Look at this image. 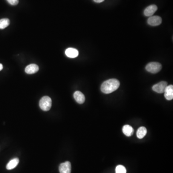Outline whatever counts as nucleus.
Returning a JSON list of instances; mask_svg holds the SVG:
<instances>
[{
    "mask_svg": "<svg viewBox=\"0 0 173 173\" xmlns=\"http://www.w3.org/2000/svg\"><path fill=\"white\" fill-rule=\"evenodd\" d=\"M162 66L161 64L158 62H151L146 65V69L148 72L156 74L161 70Z\"/></svg>",
    "mask_w": 173,
    "mask_h": 173,
    "instance_id": "obj_3",
    "label": "nucleus"
},
{
    "mask_svg": "<svg viewBox=\"0 0 173 173\" xmlns=\"http://www.w3.org/2000/svg\"><path fill=\"white\" fill-rule=\"evenodd\" d=\"M115 172L116 173H126V169L124 166L119 165L116 167Z\"/></svg>",
    "mask_w": 173,
    "mask_h": 173,
    "instance_id": "obj_16",
    "label": "nucleus"
},
{
    "mask_svg": "<svg viewBox=\"0 0 173 173\" xmlns=\"http://www.w3.org/2000/svg\"><path fill=\"white\" fill-rule=\"evenodd\" d=\"M157 7L156 5H151L148 6L144 11V14L146 16H151L156 12Z\"/></svg>",
    "mask_w": 173,
    "mask_h": 173,
    "instance_id": "obj_7",
    "label": "nucleus"
},
{
    "mask_svg": "<svg viewBox=\"0 0 173 173\" xmlns=\"http://www.w3.org/2000/svg\"><path fill=\"white\" fill-rule=\"evenodd\" d=\"M39 68L36 64H30L25 68V72L28 74H33L38 71Z\"/></svg>",
    "mask_w": 173,
    "mask_h": 173,
    "instance_id": "obj_10",
    "label": "nucleus"
},
{
    "mask_svg": "<svg viewBox=\"0 0 173 173\" xmlns=\"http://www.w3.org/2000/svg\"><path fill=\"white\" fill-rule=\"evenodd\" d=\"M9 4L12 5H16L19 4V0H6Z\"/></svg>",
    "mask_w": 173,
    "mask_h": 173,
    "instance_id": "obj_17",
    "label": "nucleus"
},
{
    "mask_svg": "<svg viewBox=\"0 0 173 173\" xmlns=\"http://www.w3.org/2000/svg\"><path fill=\"white\" fill-rule=\"evenodd\" d=\"M147 130L144 126H141L139 128L137 132V136L139 139H143L146 136Z\"/></svg>",
    "mask_w": 173,
    "mask_h": 173,
    "instance_id": "obj_14",
    "label": "nucleus"
},
{
    "mask_svg": "<svg viewBox=\"0 0 173 173\" xmlns=\"http://www.w3.org/2000/svg\"><path fill=\"white\" fill-rule=\"evenodd\" d=\"M3 69V65L1 64H0V71H1Z\"/></svg>",
    "mask_w": 173,
    "mask_h": 173,
    "instance_id": "obj_19",
    "label": "nucleus"
},
{
    "mask_svg": "<svg viewBox=\"0 0 173 173\" xmlns=\"http://www.w3.org/2000/svg\"><path fill=\"white\" fill-rule=\"evenodd\" d=\"M65 54L68 57L74 58L79 55V51L75 48H69L65 50Z\"/></svg>",
    "mask_w": 173,
    "mask_h": 173,
    "instance_id": "obj_11",
    "label": "nucleus"
},
{
    "mask_svg": "<svg viewBox=\"0 0 173 173\" xmlns=\"http://www.w3.org/2000/svg\"><path fill=\"white\" fill-rule=\"evenodd\" d=\"M165 97L166 99L169 101L172 100L173 99V86L170 85L167 86L165 90Z\"/></svg>",
    "mask_w": 173,
    "mask_h": 173,
    "instance_id": "obj_8",
    "label": "nucleus"
},
{
    "mask_svg": "<svg viewBox=\"0 0 173 173\" xmlns=\"http://www.w3.org/2000/svg\"><path fill=\"white\" fill-rule=\"evenodd\" d=\"M162 19L159 16H150L148 19V23L151 26H159L162 23Z\"/></svg>",
    "mask_w": 173,
    "mask_h": 173,
    "instance_id": "obj_6",
    "label": "nucleus"
},
{
    "mask_svg": "<svg viewBox=\"0 0 173 173\" xmlns=\"http://www.w3.org/2000/svg\"><path fill=\"white\" fill-rule=\"evenodd\" d=\"M122 130H123V133L128 137L131 136L134 133V129L132 127L128 125H124Z\"/></svg>",
    "mask_w": 173,
    "mask_h": 173,
    "instance_id": "obj_12",
    "label": "nucleus"
},
{
    "mask_svg": "<svg viewBox=\"0 0 173 173\" xmlns=\"http://www.w3.org/2000/svg\"><path fill=\"white\" fill-rule=\"evenodd\" d=\"M59 172L60 173H71V165L68 161L61 163L59 167Z\"/></svg>",
    "mask_w": 173,
    "mask_h": 173,
    "instance_id": "obj_5",
    "label": "nucleus"
},
{
    "mask_svg": "<svg viewBox=\"0 0 173 173\" xmlns=\"http://www.w3.org/2000/svg\"><path fill=\"white\" fill-rule=\"evenodd\" d=\"M19 162V160L17 158L11 160L6 166V169L7 170H12L14 169L18 165Z\"/></svg>",
    "mask_w": 173,
    "mask_h": 173,
    "instance_id": "obj_13",
    "label": "nucleus"
},
{
    "mask_svg": "<svg viewBox=\"0 0 173 173\" xmlns=\"http://www.w3.org/2000/svg\"><path fill=\"white\" fill-rule=\"evenodd\" d=\"M167 86V83L166 81H161L158 83L155 84L153 86L152 88L155 92L158 94H163L165 92L166 88Z\"/></svg>",
    "mask_w": 173,
    "mask_h": 173,
    "instance_id": "obj_4",
    "label": "nucleus"
},
{
    "mask_svg": "<svg viewBox=\"0 0 173 173\" xmlns=\"http://www.w3.org/2000/svg\"><path fill=\"white\" fill-rule=\"evenodd\" d=\"M10 24V20L8 19H0V29L3 30Z\"/></svg>",
    "mask_w": 173,
    "mask_h": 173,
    "instance_id": "obj_15",
    "label": "nucleus"
},
{
    "mask_svg": "<svg viewBox=\"0 0 173 173\" xmlns=\"http://www.w3.org/2000/svg\"><path fill=\"white\" fill-rule=\"evenodd\" d=\"M74 98L76 101L79 104H82L85 101L84 95L79 91H76L74 93Z\"/></svg>",
    "mask_w": 173,
    "mask_h": 173,
    "instance_id": "obj_9",
    "label": "nucleus"
},
{
    "mask_svg": "<svg viewBox=\"0 0 173 173\" xmlns=\"http://www.w3.org/2000/svg\"><path fill=\"white\" fill-rule=\"evenodd\" d=\"M120 82L117 79H110L105 81L101 86V91L105 94H109L118 89Z\"/></svg>",
    "mask_w": 173,
    "mask_h": 173,
    "instance_id": "obj_1",
    "label": "nucleus"
},
{
    "mask_svg": "<svg viewBox=\"0 0 173 173\" xmlns=\"http://www.w3.org/2000/svg\"><path fill=\"white\" fill-rule=\"evenodd\" d=\"M94 1H95L96 3H101L103 2L105 0H94Z\"/></svg>",
    "mask_w": 173,
    "mask_h": 173,
    "instance_id": "obj_18",
    "label": "nucleus"
},
{
    "mask_svg": "<svg viewBox=\"0 0 173 173\" xmlns=\"http://www.w3.org/2000/svg\"><path fill=\"white\" fill-rule=\"evenodd\" d=\"M52 99L49 96H44L39 101V105L41 109L48 111L52 107Z\"/></svg>",
    "mask_w": 173,
    "mask_h": 173,
    "instance_id": "obj_2",
    "label": "nucleus"
}]
</instances>
